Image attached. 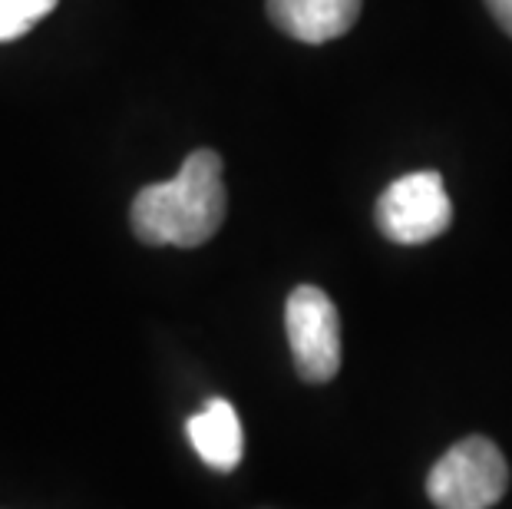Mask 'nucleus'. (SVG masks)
Segmentation results:
<instances>
[{"mask_svg": "<svg viewBox=\"0 0 512 509\" xmlns=\"http://www.w3.org/2000/svg\"><path fill=\"white\" fill-rule=\"evenodd\" d=\"M225 205L222 156L215 149H195L176 179L139 189L129 222L146 245L199 248L222 229Z\"/></svg>", "mask_w": 512, "mask_h": 509, "instance_id": "1", "label": "nucleus"}, {"mask_svg": "<svg viewBox=\"0 0 512 509\" xmlns=\"http://www.w3.org/2000/svg\"><path fill=\"white\" fill-rule=\"evenodd\" d=\"M506 486V457L486 437L460 440L427 476V496L440 509H489L503 500Z\"/></svg>", "mask_w": 512, "mask_h": 509, "instance_id": "2", "label": "nucleus"}, {"mask_svg": "<svg viewBox=\"0 0 512 509\" xmlns=\"http://www.w3.org/2000/svg\"><path fill=\"white\" fill-rule=\"evenodd\" d=\"M285 328L294 367L308 384H328L341 371V318L321 288L301 285L288 295Z\"/></svg>", "mask_w": 512, "mask_h": 509, "instance_id": "3", "label": "nucleus"}, {"mask_svg": "<svg viewBox=\"0 0 512 509\" xmlns=\"http://www.w3.org/2000/svg\"><path fill=\"white\" fill-rule=\"evenodd\" d=\"M453 222V202L440 172H410L390 182L377 199V225L390 242L423 245L443 235Z\"/></svg>", "mask_w": 512, "mask_h": 509, "instance_id": "4", "label": "nucleus"}, {"mask_svg": "<svg viewBox=\"0 0 512 509\" xmlns=\"http://www.w3.org/2000/svg\"><path fill=\"white\" fill-rule=\"evenodd\" d=\"M268 17L294 40L328 43L357 24L361 0H268Z\"/></svg>", "mask_w": 512, "mask_h": 509, "instance_id": "5", "label": "nucleus"}, {"mask_svg": "<svg viewBox=\"0 0 512 509\" xmlns=\"http://www.w3.org/2000/svg\"><path fill=\"white\" fill-rule=\"evenodd\" d=\"M185 433H189V443L202 457L205 467H212L219 473H232L238 463H242V450H245L242 420H238L235 407L228 404V400L222 397L209 400L205 410L189 417Z\"/></svg>", "mask_w": 512, "mask_h": 509, "instance_id": "6", "label": "nucleus"}, {"mask_svg": "<svg viewBox=\"0 0 512 509\" xmlns=\"http://www.w3.org/2000/svg\"><path fill=\"white\" fill-rule=\"evenodd\" d=\"M57 4L60 0H0V43L24 37Z\"/></svg>", "mask_w": 512, "mask_h": 509, "instance_id": "7", "label": "nucleus"}, {"mask_svg": "<svg viewBox=\"0 0 512 509\" xmlns=\"http://www.w3.org/2000/svg\"><path fill=\"white\" fill-rule=\"evenodd\" d=\"M486 7L496 17V24L512 37V0H486Z\"/></svg>", "mask_w": 512, "mask_h": 509, "instance_id": "8", "label": "nucleus"}]
</instances>
